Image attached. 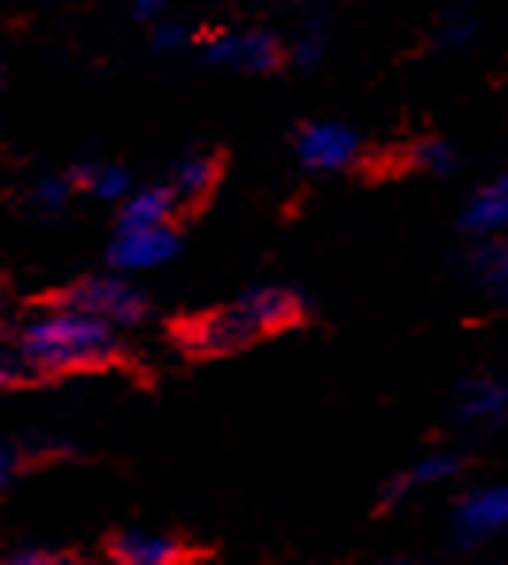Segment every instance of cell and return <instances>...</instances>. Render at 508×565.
Masks as SVG:
<instances>
[{"mask_svg": "<svg viewBox=\"0 0 508 565\" xmlns=\"http://www.w3.org/2000/svg\"><path fill=\"white\" fill-rule=\"evenodd\" d=\"M15 354L28 373L97 370L120 354V331L62 300V305L43 308L23 323L20 339H15Z\"/></svg>", "mask_w": 508, "mask_h": 565, "instance_id": "6da1fadb", "label": "cell"}, {"mask_svg": "<svg viewBox=\"0 0 508 565\" xmlns=\"http://www.w3.org/2000/svg\"><path fill=\"white\" fill-rule=\"evenodd\" d=\"M305 316V300L285 285H254L240 292L232 305L209 312L193 328V347L209 350V354H232L251 342L277 335V331L293 328Z\"/></svg>", "mask_w": 508, "mask_h": 565, "instance_id": "7a4b0ae2", "label": "cell"}, {"mask_svg": "<svg viewBox=\"0 0 508 565\" xmlns=\"http://www.w3.org/2000/svg\"><path fill=\"white\" fill-rule=\"evenodd\" d=\"M451 539L466 551L508 539V481L466 484L451 504Z\"/></svg>", "mask_w": 508, "mask_h": 565, "instance_id": "3957f363", "label": "cell"}, {"mask_svg": "<svg viewBox=\"0 0 508 565\" xmlns=\"http://www.w3.org/2000/svg\"><path fill=\"white\" fill-rule=\"evenodd\" d=\"M66 305L82 308V312L97 316V320L113 323L116 331L139 328V323L150 320V297L147 289L131 281L127 274H97V277H82L74 289H66Z\"/></svg>", "mask_w": 508, "mask_h": 565, "instance_id": "277c9868", "label": "cell"}, {"mask_svg": "<svg viewBox=\"0 0 508 565\" xmlns=\"http://www.w3.org/2000/svg\"><path fill=\"white\" fill-rule=\"evenodd\" d=\"M201 62L220 70H240V74H274L289 62V46L274 35V31H204L201 43Z\"/></svg>", "mask_w": 508, "mask_h": 565, "instance_id": "5b68a950", "label": "cell"}, {"mask_svg": "<svg viewBox=\"0 0 508 565\" xmlns=\"http://www.w3.org/2000/svg\"><path fill=\"white\" fill-rule=\"evenodd\" d=\"M300 166L316 173H336L347 166L359 162L362 154V135L351 124H339V119H313V124L297 127V139H293Z\"/></svg>", "mask_w": 508, "mask_h": 565, "instance_id": "8992f818", "label": "cell"}, {"mask_svg": "<svg viewBox=\"0 0 508 565\" xmlns=\"http://www.w3.org/2000/svg\"><path fill=\"white\" fill-rule=\"evenodd\" d=\"M455 419L466 431H501L508 427V377L505 373H470L455 388Z\"/></svg>", "mask_w": 508, "mask_h": 565, "instance_id": "52a82bcc", "label": "cell"}, {"mask_svg": "<svg viewBox=\"0 0 508 565\" xmlns=\"http://www.w3.org/2000/svg\"><path fill=\"white\" fill-rule=\"evenodd\" d=\"M181 254V235L173 227H135L116 231L108 246V266L116 274H150V269L170 266Z\"/></svg>", "mask_w": 508, "mask_h": 565, "instance_id": "ba28073f", "label": "cell"}, {"mask_svg": "<svg viewBox=\"0 0 508 565\" xmlns=\"http://www.w3.org/2000/svg\"><path fill=\"white\" fill-rule=\"evenodd\" d=\"M466 469V458L458 450H432L424 458L409 461L393 481L385 484V497L389 500H412V497H427V492H440L447 484H455Z\"/></svg>", "mask_w": 508, "mask_h": 565, "instance_id": "9c48e42d", "label": "cell"}, {"mask_svg": "<svg viewBox=\"0 0 508 565\" xmlns=\"http://www.w3.org/2000/svg\"><path fill=\"white\" fill-rule=\"evenodd\" d=\"M458 231L470 238L508 235V166L466 196L463 212H458Z\"/></svg>", "mask_w": 508, "mask_h": 565, "instance_id": "30bf717a", "label": "cell"}, {"mask_svg": "<svg viewBox=\"0 0 508 565\" xmlns=\"http://www.w3.org/2000/svg\"><path fill=\"white\" fill-rule=\"evenodd\" d=\"M108 558H113V565H181L186 562V543L158 527H124L108 543Z\"/></svg>", "mask_w": 508, "mask_h": 565, "instance_id": "8fae6325", "label": "cell"}, {"mask_svg": "<svg viewBox=\"0 0 508 565\" xmlns=\"http://www.w3.org/2000/svg\"><path fill=\"white\" fill-rule=\"evenodd\" d=\"M181 209V196L173 193L170 181L162 185H139L120 201L116 209V231H135V227H173V216Z\"/></svg>", "mask_w": 508, "mask_h": 565, "instance_id": "7c38bea8", "label": "cell"}, {"mask_svg": "<svg viewBox=\"0 0 508 565\" xmlns=\"http://www.w3.org/2000/svg\"><path fill=\"white\" fill-rule=\"evenodd\" d=\"M466 281L489 300H508V235L501 238H474L463 258Z\"/></svg>", "mask_w": 508, "mask_h": 565, "instance_id": "4fadbf2b", "label": "cell"}, {"mask_svg": "<svg viewBox=\"0 0 508 565\" xmlns=\"http://www.w3.org/2000/svg\"><path fill=\"white\" fill-rule=\"evenodd\" d=\"M216 181H220V158L212 154V150H193V154L181 158L170 173V185H173V193L181 196V209L204 201V196L216 189Z\"/></svg>", "mask_w": 508, "mask_h": 565, "instance_id": "5bb4252c", "label": "cell"}, {"mask_svg": "<svg viewBox=\"0 0 508 565\" xmlns=\"http://www.w3.org/2000/svg\"><path fill=\"white\" fill-rule=\"evenodd\" d=\"M409 158L416 170L432 173V178H451V173L458 170V162H463L458 147L451 139H443V135H424V139H416L409 150Z\"/></svg>", "mask_w": 508, "mask_h": 565, "instance_id": "9a60e30c", "label": "cell"}, {"mask_svg": "<svg viewBox=\"0 0 508 565\" xmlns=\"http://www.w3.org/2000/svg\"><path fill=\"white\" fill-rule=\"evenodd\" d=\"M328 54V15H313V20L300 28L297 43L289 46V62L297 70H316Z\"/></svg>", "mask_w": 508, "mask_h": 565, "instance_id": "2e32d148", "label": "cell"}, {"mask_svg": "<svg viewBox=\"0 0 508 565\" xmlns=\"http://www.w3.org/2000/svg\"><path fill=\"white\" fill-rule=\"evenodd\" d=\"M474 35H478V20H474L470 8H451L447 15H440V23H435V51H463V46L474 43Z\"/></svg>", "mask_w": 508, "mask_h": 565, "instance_id": "e0dca14e", "label": "cell"}, {"mask_svg": "<svg viewBox=\"0 0 508 565\" xmlns=\"http://www.w3.org/2000/svg\"><path fill=\"white\" fill-rule=\"evenodd\" d=\"M131 189H135V181L120 162H97L93 178L85 181V193L97 196V201H105V204H120Z\"/></svg>", "mask_w": 508, "mask_h": 565, "instance_id": "ac0fdd59", "label": "cell"}, {"mask_svg": "<svg viewBox=\"0 0 508 565\" xmlns=\"http://www.w3.org/2000/svg\"><path fill=\"white\" fill-rule=\"evenodd\" d=\"M70 193H74V181L66 178V170H62V173H46V178L31 181L28 201H31V209L54 216V212H62L70 204Z\"/></svg>", "mask_w": 508, "mask_h": 565, "instance_id": "d6986e66", "label": "cell"}, {"mask_svg": "<svg viewBox=\"0 0 508 565\" xmlns=\"http://www.w3.org/2000/svg\"><path fill=\"white\" fill-rule=\"evenodd\" d=\"M193 43V28L181 20H158L155 28H150V51L162 54V58H170V54H181L186 46Z\"/></svg>", "mask_w": 508, "mask_h": 565, "instance_id": "ffe728a7", "label": "cell"}, {"mask_svg": "<svg viewBox=\"0 0 508 565\" xmlns=\"http://www.w3.org/2000/svg\"><path fill=\"white\" fill-rule=\"evenodd\" d=\"M0 565H89V562L70 551H51V546H15L12 554H4Z\"/></svg>", "mask_w": 508, "mask_h": 565, "instance_id": "44dd1931", "label": "cell"}, {"mask_svg": "<svg viewBox=\"0 0 508 565\" xmlns=\"http://www.w3.org/2000/svg\"><path fill=\"white\" fill-rule=\"evenodd\" d=\"M28 469V447L23 443H0V492H8Z\"/></svg>", "mask_w": 508, "mask_h": 565, "instance_id": "7402d4cb", "label": "cell"}, {"mask_svg": "<svg viewBox=\"0 0 508 565\" xmlns=\"http://www.w3.org/2000/svg\"><path fill=\"white\" fill-rule=\"evenodd\" d=\"M166 8H170V0H131V20L142 28H155L158 20H166Z\"/></svg>", "mask_w": 508, "mask_h": 565, "instance_id": "603a6c76", "label": "cell"}, {"mask_svg": "<svg viewBox=\"0 0 508 565\" xmlns=\"http://www.w3.org/2000/svg\"><path fill=\"white\" fill-rule=\"evenodd\" d=\"M23 362L20 354H0V388H12L15 381H23Z\"/></svg>", "mask_w": 508, "mask_h": 565, "instance_id": "cb8c5ba5", "label": "cell"}, {"mask_svg": "<svg viewBox=\"0 0 508 565\" xmlns=\"http://www.w3.org/2000/svg\"><path fill=\"white\" fill-rule=\"evenodd\" d=\"M381 565H435V562H420V558H396V562H381Z\"/></svg>", "mask_w": 508, "mask_h": 565, "instance_id": "d4e9b609", "label": "cell"}, {"mask_svg": "<svg viewBox=\"0 0 508 565\" xmlns=\"http://www.w3.org/2000/svg\"><path fill=\"white\" fill-rule=\"evenodd\" d=\"M0 354H12V350H8V347H0Z\"/></svg>", "mask_w": 508, "mask_h": 565, "instance_id": "484cf974", "label": "cell"}, {"mask_svg": "<svg viewBox=\"0 0 508 565\" xmlns=\"http://www.w3.org/2000/svg\"><path fill=\"white\" fill-rule=\"evenodd\" d=\"M0 82H4V77H0Z\"/></svg>", "mask_w": 508, "mask_h": 565, "instance_id": "4316f807", "label": "cell"}]
</instances>
